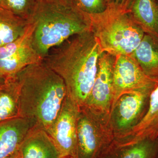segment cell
<instances>
[{
    "label": "cell",
    "mask_w": 158,
    "mask_h": 158,
    "mask_svg": "<svg viewBox=\"0 0 158 158\" xmlns=\"http://www.w3.org/2000/svg\"><path fill=\"white\" fill-rule=\"evenodd\" d=\"M16 156L17 158H61L52 138L37 125L24 139Z\"/></svg>",
    "instance_id": "12"
},
{
    "label": "cell",
    "mask_w": 158,
    "mask_h": 158,
    "mask_svg": "<svg viewBox=\"0 0 158 158\" xmlns=\"http://www.w3.org/2000/svg\"><path fill=\"white\" fill-rule=\"evenodd\" d=\"M116 56L102 52L99 57L92 90L84 107L90 112L110 110L113 98V74Z\"/></svg>",
    "instance_id": "8"
},
{
    "label": "cell",
    "mask_w": 158,
    "mask_h": 158,
    "mask_svg": "<svg viewBox=\"0 0 158 158\" xmlns=\"http://www.w3.org/2000/svg\"><path fill=\"white\" fill-rule=\"evenodd\" d=\"M4 81H5V80H2V79H0V85L2 84L3 82Z\"/></svg>",
    "instance_id": "24"
},
{
    "label": "cell",
    "mask_w": 158,
    "mask_h": 158,
    "mask_svg": "<svg viewBox=\"0 0 158 158\" xmlns=\"http://www.w3.org/2000/svg\"><path fill=\"white\" fill-rule=\"evenodd\" d=\"M74 158L73 157H70V158Z\"/></svg>",
    "instance_id": "27"
},
{
    "label": "cell",
    "mask_w": 158,
    "mask_h": 158,
    "mask_svg": "<svg viewBox=\"0 0 158 158\" xmlns=\"http://www.w3.org/2000/svg\"><path fill=\"white\" fill-rule=\"evenodd\" d=\"M158 141L145 140L133 144L115 142L97 158H155Z\"/></svg>",
    "instance_id": "16"
},
{
    "label": "cell",
    "mask_w": 158,
    "mask_h": 158,
    "mask_svg": "<svg viewBox=\"0 0 158 158\" xmlns=\"http://www.w3.org/2000/svg\"><path fill=\"white\" fill-rule=\"evenodd\" d=\"M80 110L78 104L67 94L59 115L47 131L56 144L61 158H75Z\"/></svg>",
    "instance_id": "7"
},
{
    "label": "cell",
    "mask_w": 158,
    "mask_h": 158,
    "mask_svg": "<svg viewBox=\"0 0 158 158\" xmlns=\"http://www.w3.org/2000/svg\"><path fill=\"white\" fill-rule=\"evenodd\" d=\"M37 125L34 119L21 117L0 122V158L16 156L24 139Z\"/></svg>",
    "instance_id": "9"
},
{
    "label": "cell",
    "mask_w": 158,
    "mask_h": 158,
    "mask_svg": "<svg viewBox=\"0 0 158 158\" xmlns=\"http://www.w3.org/2000/svg\"><path fill=\"white\" fill-rule=\"evenodd\" d=\"M34 28L33 22L21 37L0 47V79L15 76L29 65L43 61L32 44Z\"/></svg>",
    "instance_id": "5"
},
{
    "label": "cell",
    "mask_w": 158,
    "mask_h": 158,
    "mask_svg": "<svg viewBox=\"0 0 158 158\" xmlns=\"http://www.w3.org/2000/svg\"><path fill=\"white\" fill-rule=\"evenodd\" d=\"M131 56L136 60L146 75L158 81V38L144 34Z\"/></svg>",
    "instance_id": "14"
},
{
    "label": "cell",
    "mask_w": 158,
    "mask_h": 158,
    "mask_svg": "<svg viewBox=\"0 0 158 158\" xmlns=\"http://www.w3.org/2000/svg\"><path fill=\"white\" fill-rule=\"evenodd\" d=\"M1 8L6 9V7H5V5H4L3 0H0V9H1Z\"/></svg>",
    "instance_id": "22"
},
{
    "label": "cell",
    "mask_w": 158,
    "mask_h": 158,
    "mask_svg": "<svg viewBox=\"0 0 158 158\" xmlns=\"http://www.w3.org/2000/svg\"><path fill=\"white\" fill-rule=\"evenodd\" d=\"M158 85V81L146 75L132 57L116 56L113 74V107L123 94L137 91H152Z\"/></svg>",
    "instance_id": "6"
},
{
    "label": "cell",
    "mask_w": 158,
    "mask_h": 158,
    "mask_svg": "<svg viewBox=\"0 0 158 158\" xmlns=\"http://www.w3.org/2000/svg\"><path fill=\"white\" fill-rule=\"evenodd\" d=\"M151 91H137L125 94L117 101L116 123L119 129L126 128L131 124L143 109Z\"/></svg>",
    "instance_id": "13"
},
{
    "label": "cell",
    "mask_w": 158,
    "mask_h": 158,
    "mask_svg": "<svg viewBox=\"0 0 158 158\" xmlns=\"http://www.w3.org/2000/svg\"><path fill=\"white\" fill-rule=\"evenodd\" d=\"M40 0H3L6 9L23 19L33 22Z\"/></svg>",
    "instance_id": "19"
},
{
    "label": "cell",
    "mask_w": 158,
    "mask_h": 158,
    "mask_svg": "<svg viewBox=\"0 0 158 158\" xmlns=\"http://www.w3.org/2000/svg\"><path fill=\"white\" fill-rule=\"evenodd\" d=\"M108 5L122 10L129 11L134 0H106Z\"/></svg>",
    "instance_id": "21"
},
{
    "label": "cell",
    "mask_w": 158,
    "mask_h": 158,
    "mask_svg": "<svg viewBox=\"0 0 158 158\" xmlns=\"http://www.w3.org/2000/svg\"><path fill=\"white\" fill-rule=\"evenodd\" d=\"M102 146L92 113L87 108H81L77 126L75 158H97L103 151Z\"/></svg>",
    "instance_id": "10"
},
{
    "label": "cell",
    "mask_w": 158,
    "mask_h": 158,
    "mask_svg": "<svg viewBox=\"0 0 158 158\" xmlns=\"http://www.w3.org/2000/svg\"><path fill=\"white\" fill-rule=\"evenodd\" d=\"M155 158H158V140L157 149L156 153Z\"/></svg>",
    "instance_id": "23"
},
{
    "label": "cell",
    "mask_w": 158,
    "mask_h": 158,
    "mask_svg": "<svg viewBox=\"0 0 158 158\" xmlns=\"http://www.w3.org/2000/svg\"><path fill=\"white\" fill-rule=\"evenodd\" d=\"M33 22L32 44L43 58L71 37L91 31L90 15L74 0H40Z\"/></svg>",
    "instance_id": "3"
},
{
    "label": "cell",
    "mask_w": 158,
    "mask_h": 158,
    "mask_svg": "<svg viewBox=\"0 0 158 158\" xmlns=\"http://www.w3.org/2000/svg\"><path fill=\"white\" fill-rule=\"evenodd\" d=\"M102 52L98 40L88 31L52 49L43 62L62 78L67 95L82 108L93 88Z\"/></svg>",
    "instance_id": "1"
},
{
    "label": "cell",
    "mask_w": 158,
    "mask_h": 158,
    "mask_svg": "<svg viewBox=\"0 0 158 158\" xmlns=\"http://www.w3.org/2000/svg\"><path fill=\"white\" fill-rule=\"evenodd\" d=\"M89 15L91 32L98 40L102 52L115 56H131L145 34L129 11L108 6L103 12Z\"/></svg>",
    "instance_id": "4"
},
{
    "label": "cell",
    "mask_w": 158,
    "mask_h": 158,
    "mask_svg": "<svg viewBox=\"0 0 158 158\" xmlns=\"http://www.w3.org/2000/svg\"><path fill=\"white\" fill-rule=\"evenodd\" d=\"M129 11L145 34L158 38L157 0H134Z\"/></svg>",
    "instance_id": "15"
},
{
    "label": "cell",
    "mask_w": 158,
    "mask_h": 158,
    "mask_svg": "<svg viewBox=\"0 0 158 158\" xmlns=\"http://www.w3.org/2000/svg\"><path fill=\"white\" fill-rule=\"evenodd\" d=\"M77 6L86 14L94 15L103 12L108 8L106 0H74Z\"/></svg>",
    "instance_id": "20"
},
{
    "label": "cell",
    "mask_w": 158,
    "mask_h": 158,
    "mask_svg": "<svg viewBox=\"0 0 158 158\" xmlns=\"http://www.w3.org/2000/svg\"><path fill=\"white\" fill-rule=\"evenodd\" d=\"M147 112L138 123L119 139L127 144H135L145 140H158V85L149 97Z\"/></svg>",
    "instance_id": "11"
},
{
    "label": "cell",
    "mask_w": 158,
    "mask_h": 158,
    "mask_svg": "<svg viewBox=\"0 0 158 158\" xmlns=\"http://www.w3.org/2000/svg\"><path fill=\"white\" fill-rule=\"evenodd\" d=\"M19 94L17 75L0 85V122L20 117Z\"/></svg>",
    "instance_id": "17"
},
{
    "label": "cell",
    "mask_w": 158,
    "mask_h": 158,
    "mask_svg": "<svg viewBox=\"0 0 158 158\" xmlns=\"http://www.w3.org/2000/svg\"><path fill=\"white\" fill-rule=\"evenodd\" d=\"M12 158H17V156L16 155L14 157H13Z\"/></svg>",
    "instance_id": "25"
},
{
    "label": "cell",
    "mask_w": 158,
    "mask_h": 158,
    "mask_svg": "<svg viewBox=\"0 0 158 158\" xmlns=\"http://www.w3.org/2000/svg\"><path fill=\"white\" fill-rule=\"evenodd\" d=\"M32 22L21 18L11 11L0 9V47L21 37Z\"/></svg>",
    "instance_id": "18"
},
{
    "label": "cell",
    "mask_w": 158,
    "mask_h": 158,
    "mask_svg": "<svg viewBox=\"0 0 158 158\" xmlns=\"http://www.w3.org/2000/svg\"><path fill=\"white\" fill-rule=\"evenodd\" d=\"M158 6V0H157Z\"/></svg>",
    "instance_id": "26"
},
{
    "label": "cell",
    "mask_w": 158,
    "mask_h": 158,
    "mask_svg": "<svg viewBox=\"0 0 158 158\" xmlns=\"http://www.w3.org/2000/svg\"><path fill=\"white\" fill-rule=\"evenodd\" d=\"M17 76L20 85V117L34 119L47 131L67 95L64 81L43 62L29 65Z\"/></svg>",
    "instance_id": "2"
}]
</instances>
